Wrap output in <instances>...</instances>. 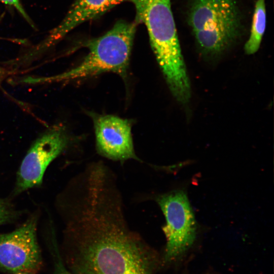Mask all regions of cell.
<instances>
[{
  "label": "cell",
  "mask_w": 274,
  "mask_h": 274,
  "mask_svg": "<svg viewBox=\"0 0 274 274\" xmlns=\"http://www.w3.org/2000/svg\"><path fill=\"white\" fill-rule=\"evenodd\" d=\"M99 174L85 178L73 201L66 231L76 247L78 274H152L154 258L128 228L119 195Z\"/></svg>",
  "instance_id": "obj_1"
},
{
  "label": "cell",
  "mask_w": 274,
  "mask_h": 274,
  "mask_svg": "<svg viewBox=\"0 0 274 274\" xmlns=\"http://www.w3.org/2000/svg\"><path fill=\"white\" fill-rule=\"evenodd\" d=\"M135 21L144 23L152 49L170 90L186 88L190 81L182 53L171 0H131Z\"/></svg>",
  "instance_id": "obj_2"
},
{
  "label": "cell",
  "mask_w": 274,
  "mask_h": 274,
  "mask_svg": "<svg viewBox=\"0 0 274 274\" xmlns=\"http://www.w3.org/2000/svg\"><path fill=\"white\" fill-rule=\"evenodd\" d=\"M188 21L199 51L208 57L220 55L242 32L241 14L235 0H193Z\"/></svg>",
  "instance_id": "obj_3"
},
{
  "label": "cell",
  "mask_w": 274,
  "mask_h": 274,
  "mask_svg": "<svg viewBox=\"0 0 274 274\" xmlns=\"http://www.w3.org/2000/svg\"><path fill=\"white\" fill-rule=\"evenodd\" d=\"M137 23L120 20L99 37L85 42L88 52L77 66L44 81H64L112 72L124 76L129 65Z\"/></svg>",
  "instance_id": "obj_4"
},
{
  "label": "cell",
  "mask_w": 274,
  "mask_h": 274,
  "mask_svg": "<svg viewBox=\"0 0 274 274\" xmlns=\"http://www.w3.org/2000/svg\"><path fill=\"white\" fill-rule=\"evenodd\" d=\"M155 199L166 220L163 227L166 238L164 260L168 262L176 261L184 256L195 240L194 214L184 191H172Z\"/></svg>",
  "instance_id": "obj_5"
},
{
  "label": "cell",
  "mask_w": 274,
  "mask_h": 274,
  "mask_svg": "<svg viewBox=\"0 0 274 274\" xmlns=\"http://www.w3.org/2000/svg\"><path fill=\"white\" fill-rule=\"evenodd\" d=\"M68 138L60 128L51 130L39 138L31 145L18 169L15 195L40 186L50 163L65 149Z\"/></svg>",
  "instance_id": "obj_6"
},
{
  "label": "cell",
  "mask_w": 274,
  "mask_h": 274,
  "mask_svg": "<svg viewBox=\"0 0 274 274\" xmlns=\"http://www.w3.org/2000/svg\"><path fill=\"white\" fill-rule=\"evenodd\" d=\"M38 216L14 231L0 234V267L11 271L35 272L42 259L37 238Z\"/></svg>",
  "instance_id": "obj_7"
},
{
  "label": "cell",
  "mask_w": 274,
  "mask_h": 274,
  "mask_svg": "<svg viewBox=\"0 0 274 274\" xmlns=\"http://www.w3.org/2000/svg\"><path fill=\"white\" fill-rule=\"evenodd\" d=\"M90 115L94 124L96 147L100 155L117 161L139 160L134 152L131 125L128 120L113 115L91 113Z\"/></svg>",
  "instance_id": "obj_8"
},
{
  "label": "cell",
  "mask_w": 274,
  "mask_h": 274,
  "mask_svg": "<svg viewBox=\"0 0 274 274\" xmlns=\"http://www.w3.org/2000/svg\"><path fill=\"white\" fill-rule=\"evenodd\" d=\"M114 7L112 0H76L62 21L49 32L43 46H51L78 25L101 15Z\"/></svg>",
  "instance_id": "obj_9"
},
{
  "label": "cell",
  "mask_w": 274,
  "mask_h": 274,
  "mask_svg": "<svg viewBox=\"0 0 274 274\" xmlns=\"http://www.w3.org/2000/svg\"><path fill=\"white\" fill-rule=\"evenodd\" d=\"M266 0H257L253 12L250 36L245 44L247 54L255 53L259 49L266 22Z\"/></svg>",
  "instance_id": "obj_10"
},
{
  "label": "cell",
  "mask_w": 274,
  "mask_h": 274,
  "mask_svg": "<svg viewBox=\"0 0 274 274\" xmlns=\"http://www.w3.org/2000/svg\"><path fill=\"white\" fill-rule=\"evenodd\" d=\"M16 216V212L10 203L0 198V225L10 222Z\"/></svg>",
  "instance_id": "obj_11"
},
{
  "label": "cell",
  "mask_w": 274,
  "mask_h": 274,
  "mask_svg": "<svg viewBox=\"0 0 274 274\" xmlns=\"http://www.w3.org/2000/svg\"><path fill=\"white\" fill-rule=\"evenodd\" d=\"M0 2L6 5L15 8L27 22L30 25L32 28H35L33 22L25 11L21 0H0Z\"/></svg>",
  "instance_id": "obj_12"
},
{
  "label": "cell",
  "mask_w": 274,
  "mask_h": 274,
  "mask_svg": "<svg viewBox=\"0 0 274 274\" xmlns=\"http://www.w3.org/2000/svg\"><path fill=\"white\" fill-rule=\"evenodd\" d=\"M55 274H71L59 262L57 266Z\"/></svg>",
  "instance_id": "obj_13"
},
{
  "label": "cell",
  "mask_w": 274,
  "mask_h": 274,
  "mask_svg": "<svg viewBox=\"0 0 274 274\" xmlns=\"http://www.w3.org/2000/svg\"><path fill=\"white\" fill-rule=\"evenodd\" d=\"M11 274H35V272H30V271H20L13 272Z\"/></svg>",
  "instance_id": "obj_14"
},
{
  "label": "cell",
  "mask_w": 274,
  "mask_h": 274,
  "mask_svg": "<svg viewBox=\"0 0 274 274\" xmlns=\"http://www.w3.org/2000/svg\"><path fill=\"white\" fill-rule=\"evenodd\" d=\"M115 6H116L118 4H119L121 3H123L125 1H131V0H112Z\"/></svg>",
  "instance_id": "obj_15"
}]
</instances>
